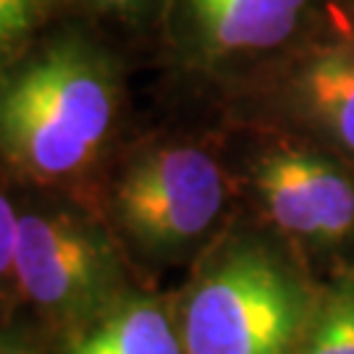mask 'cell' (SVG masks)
Instances as JSON below:
<instances>
[{"instance_id":"8","label":"cell","mask_w":354,"mask_h":354,"mask_svg":"<svg viewBox=\"0 0 354 354\" xmlns=\"http://www.w3.org/2000/svg\"><path fill=\"white\" fill-rule=\"evenodd\" d=\"M66 354H187L181 328L160 299L121 297L105 313L82 323Z\"/></svg>"},{"instance_id":"2","label":"cell","mask_w":354,"mask_h":354,"mask_svg":"<svg viewBox=\"0 0 354 354\" xmlns=\"http://www.w3.org/2000/svg\"><path fill=\"white\" fill-rule=\"evenodd\" d=\"M310 313L297 270L263 241L239 239L197 276L181 339L187 354H297Z\"/></svg>"},{"instance_id":"10","label":"cell","mask_w":354,"mask_h":354,"mask_svg":"<svg viewBox=\"0 0 354 354\" xmlns=\"http://www.w3.org/2000/svg\"><path fill=\"white\" fill-rule=\"evenodd\" d=\"M35 3L32 0H0V55L29 29Z\"/></svg>"},{"instance_id":"6","label":"cell","mask_w":354,"mask_h":354,"mask_svg":"<svg viewBox=\"0 0 354 354\" xmlns=\"http://www.w3.org/2000/svg\"><path fill=\"white\" fill-rule=\"evenodd\" d=\"M252 184L270 221L294 239L330 247L354 231V181L336 160L307 147H273Z\"/></svg>"},{"instance_id":"14","label":"cell","mask_w":354,"mask_h":354,"mask_svg":"<svg viewBox=\"0 0 354 354\" xmlns=\"http://www.w3.org/2000/svg\"><path fill=\"white\" fill-rule=\"evenodd\" d=\"M352 6H354V0H352Z\"/></svg>"},{"instance_id":"3","label":"cell","mask_w":354,"mask_h":354,"mask_svg":"<svg viewBox=\"0 0 354 354\" xmlns=\"http://www.w3.org/2000/svg\"><path fill=\"white\" fill-rule=\"evenodd\" d=\"M226 205V178L200 147L171 145L140 155L113 194L115 221L137 252L178 260L218 223Z\"/></svg>"},{"instance_id":"9","label":"cell","mask_w":354,"mask_h":354,"mask_svg":"<svg viewBox=\"0 0 354 354\" xmlns=\"http://www.w3.org/2000/svg\"><path fill=\"white\" fill-rule=\"evenodd\" d=\"M297 354H354V273L342 276L313 307Z\"/></svg>"},{"instance_id":"11","label":"cell","mask_w":354,"mask_h":354,"mask_svg":"<svg viewBox=\"0 0 354 354\" xmlns=\"http://www.w3.org/2000/svg\"><path fill=\"white\" fill-rule=\"evenodd\" d=\"M19 234V215L13 210L11 200L0 192V279L13 270V247Z\"/></svg>"},{"instance_id":"7","label":"cell","mask_w":354,"mask_h":354,"mask_svg":"<svg viewBox=\"0 0 354 354\" xmlns=\"http://www.w3.org/2000/svg\"><path fill=\"white\" fill-rule=\"evenodd\" d=\"M317 0H181V35L200 64L283 55L313 29Z\"/></svg>"},{"instance_id":"4","label":"cell","mask_w":354,"mask_h":354,"mask_svg":"<svg viewBox=\"0 0 354 354\" xmlns=\"http://www.w3.org/2000/svg\"><path fill=\"white\" fill-rule=\"evenodd\" d=\"M13 273L39 310L79 326L124 297L121 263L111 239L71 213L19 215Z\"/></svg>"},{"instance_id":"12","label":"cell","mask_w":354,"mask_h":354,"mask_svg":"<svg viewBox=\"0 0 354 354\" xmlns=\"http://www.w3.org/2000/svg\"><path fill=\"white\" fill-rule=\"evenodd\" d=\"M92 3L121 19H145L160 0H92Z\"/></svg>"},{"instance_id":"13","label":"cell","mask_w":354,"mask_h":354,"mask_svg":"<svg viewBox=\"0 0 354 354\" xmlns=\"http://www.w3.org/2000/svg\"><path fill=\"white\" fill-rule=\"evenodd\" d=\"M0 354H35L29 346H24V344H16V342H11V344H3L0 346Z\"/></svg>"},{"instance_id":"5","label":"cell","mask_w":354,"mask_h":354,"mask_svg":"<svg viewBox=\"0 0 354 354\" xmlns=\"http://www.w3.org/2000/svg\"><path fill=\"white\" fill-rule=\"evenodd\" d=\"M279 111L323 147L354 160V29H310L276 58Z\"/></svg>"},{"instance_id":"1","label":"cell","mask_w":354,"mask_h":354,"mask_svg":"<svg viewBox=\"0 0 354 354\" xmlns=\"http://www.w3.org/2000/svg\"><path fill=\"white\" fill-rule=\"evenodd\" d=\"M115 115L111 64L84 42H61L0 89V150L29 176H74L100 155Z\"/></svg>"}]
</instances>
